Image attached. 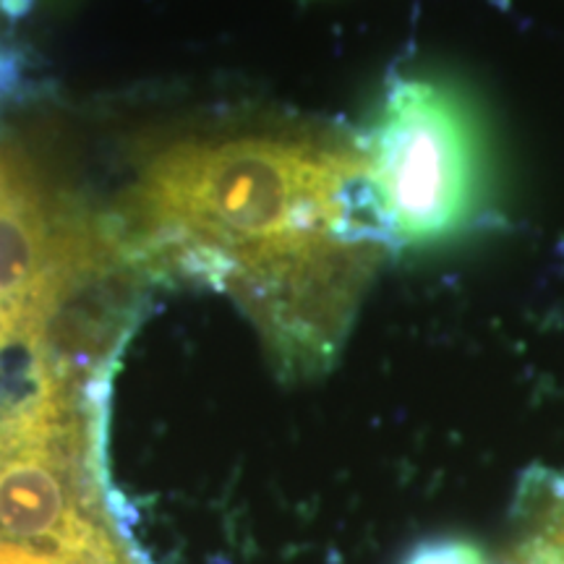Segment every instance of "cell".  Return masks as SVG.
Returning <instances> with one entry per match:
<instances>
[{
  "instance_id": "cell-3",
  "label": "cell",
  "mask_w": 564,
  "mask_h": 564,
  "mask_svg": "<svg viewBox=\"0 0 564 564\" xmlns=\"http://www.w3.org/2000/svg\"><path fill=\"white\" fill-rule=\"evenodd\" d=\"M123 257L121 232L63 204L32 162L0 141V352L47 350L61 316Z\"/></svg>"
},
{
  "instance_id": "cell-1",
  "label": "cell",
  "mask_w": 564,
  "mask_h": 564,
  "mask_svg": "<svg viewBox=\"0 0 564 564\" xmlns=\"http://www.w3.org/2000/svg\"><path fill=\"white\" fill-rule=\"evenodd\" d=\"M121 238L223 291L329 241L398 243L361 141L312 131L178 139L144 160Z\"/></svg>"
},
{
  "instance_id": "cell-2",
  "label": "cell",
  "mask_w": 564,
  "mask_h": 564,
  "mask_svg": "<svg viewBox=\"0 0 564 564\" xmlns=\"http://www.w3.org/2000/svg\"><path fill=\"white\" fill-rule=\"evenodd\" d=\"M361 147L398 243L447 241L478 217L481 137L447 84L392 82Z\"/></svg>"
}]
</instances>
